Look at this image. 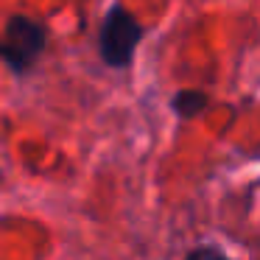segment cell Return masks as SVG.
I'll return each mask as SVG.
<instances>
[{
    "instance_id": "1",
    "label": "cell",
    "mask_w": 260,
    "mask_h": 260,
    "mask_svg": "<svg viewBox=\"0 0 260 260\" xmlns=\"http://www.w3.org/2000/svg\"><path fill=\"white\" fill-rule=\"evenodd\" d=\"M51 40V31L42 20L31 14L14 12L3 23V37H0V59L12 76H28L42 59Z\"/></svg>"
},
{
    "instance_id": "2",
    "label": "cell",
    "mask_w": 260,
    "mask_h": 260,
    "mask_svg": "<svg viewBox=\"0 0 260 260\" xmlns=\"http://www.w3.org/2000/svg\"><path fill=\"white\" fill-rule=\"evenodd\" d=\"M143 37H146V25L123 3H112L98 25V56L112 70H129Z\"/></svg>"
},
{
    "instance_id": "4",
    "label": "cell",
    "mask_w": 260,
    "mask_h": 260,
    "mask_svg": "<svg viewBox=\"0 0 260 260\" xmlns=\"http://www.w3.org/2000/svg\"><path fill=\"white\" fill-rule=\"evenodd\" d=\"M182 260H235L226 249H221L218 243H199Z\"/></svg>"
},
{
    "instance_id": "3",
    "label": "cell",
    "mask_w": 260,
    "mask_h": 260,
    "mask_svg": "<svg viewBox=\"0 0 260 260\" xmlns=\"http://www.w3.org/2000/svg\"><path fill=\"white\" fill-rule=\"evenodd\" d=\"M171 112L179 120H193L210 107V95L204 90H196V87H187V90H176L168 101Z\"/></svg>"
}]
</instances>
